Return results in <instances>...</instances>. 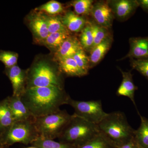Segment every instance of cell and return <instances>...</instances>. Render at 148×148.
<instances>
[{"mask_svg": "<svg viewBox=\"0 0 148 148\" xmlns=\"http://www.w3.org/2000/svg\"><path fill=\"white\" fill-rule=\"evenodd\" d=\"M100 133L97 125L73 114L61 136L59 142L77 147L83 145Z\"/></svg>", "mask_w": 148, "mask_h": 148, "instance_id": "cell-4", "label": "cell"}, {"mask_svg": "<svg viewBox=\"0 0 148 148\" xmlns=\"http://www.w3.org/2000/svg\"><path fill=\"white\" fill-rule=\"evenodd\" d=\"M129 52L126 56L119 60L127 58L148 60V37L131 38L129 39Z\"/></svg>", "mask_w": 148, "mask_h": 148, "instance_id": "cell-11", "label": "cell"}, {"mask_svg": "<svg viewBox=\"0 0 148 148\" xmlns=\"http://www.w3.org/2000/svg\"><path fill=\"white\" fill-rule=\"evenodd\" d=\"M56 61L61 73L68 76L81 77L86 75L79 67L73 57L60 58Z\"/></svg>", "mask_w": 148, "mask_h": 148, "instance_id": "cell-18", "label": "cell"}, {"mask_svg": "<svg viewBox=\"0 0 148 148\" xmlns=\"http://www.w3.org/2000/svg\"><path fill=\"white\" fill-rule=\"evenodd\" d=\"M141 119L140 127L135 130L134 138L138 145L144 148H148V119L141 116L138 112Z\"/></svg>", "mask_w": 148, "mask_h": 148, "instance_id": "cell-20", "label": "cell"}, {"mask_svg": "<svg viewBox=\"0 0 148 148\" xmlns=\"http://www.w3.org/2000/svg\"><path fill=\"white\" fill-rule=\"evenodd\" d=\"M69 32H59L49 34L42 44L49 48L56 51L65 40L70 36Z\"/></svg>", "mask_w": 148, "mask_h": 148, "instance_id": "cell-21", "label": "cell"}, {"mask_svg": "<svg viewBox=\"0 0 148 148\" xmlns=\"http://www.w3.org/2000/svg\"><path fill=\"white\" fill-rule=\"evenodd\" d=\"M49 34L59 32H69L63 24L61 17L45 15Z\"/></svg>", "mask_w": 148, "mask_h": 148, "instance_id": "cell-28", "label": "cell"}, {"mask_svg": "<svg viewBox=\"0 0 148 148\" xmlns=\"http://www.w3.org/2000/svg\"><path fill=\"white\" fill-rule=\"evenodd\" d=\"M92 27L93 33V48L106 39L108 37L112 36L110 33L109 29L98 25L95 22L89 21Z\"/></svg>", "mask_w": 148, "mask_h": 148, "instance_id": "cell-25", "label": "cell"}, {"mask_svg": "<svg viewBox=\"0 0 148 148\" xmlns=\"http://www.w3.org/2000/svg\"><path fill=\"white\" fill-rule=\"evenodd\" d=\"M76 148H117L102 133L98 135L83 145Z\"/></svg>", "mask_w": 148, "mask_h": 148, "instance_id": "cell-22", "label": "cell"}, {"mask_svg": "<svg viewBox=\"0 0 148 148\" xmlns=\"http://www.w3.org/2000/svg\"><path fill=\"white\" fill-rule=\"evenodd\" d=\"M112 42V37L110 36L90 51L89 56L90 68L96 66L103 59L110 48Z\"/></svg>", "mask_w": 148, "mask_h": 148, "instance_id": "cell-17", "label": "cell"}, {"mask_svg": "<svg viewBox=\"0 0 148 148\" xmlns=\"http://www.w3.org/2000/svg\"><path fill=\"white\" fill-rule=\"evenodd\" d=\"M8 98L14 121L34 119L35 118L22 101L21 96L12 95L8 97Z\"/></svg>", "mask_w": 148, "mask_h": 148, "instance_id": "cell-13", "label": "cell"}, {"mask_svg": "<svg viewBox=\"0 0 148 148\" xmlns=\"http://www.w3.org/2000/svg\"><path fill=\"white\" fill-rule=\"evenodd\" d=\"M34 119L15 122L1 135L5 146L8 147L17 143L32 144L39 137L34 124Z\"/></svg>", "mask_w": 148, "mask_h": 148, "instance_id": "cell-6", "label": "cell"}, {"mask_svg": "<svg viewBox=\"0 0 148 148\" xmlns=\"http://www.w3.org/2000/svg\"><path fill=\"white\" fill-rule=\"evenodd\" d=\"M118 148H139V145L134 138Z\"/></svg>", "mask_w": 148, "mask_h": 148, "instance_id": "cell-32", "label": "cell"}, {"mask_svg": "<svg viewBox=\"0 0 148 148\" xmlns=\"http://www.w3.org/2000/svg\"><path fill=\"white\" fill-rule=\"evenodd\" d=\"M93 3L92 0H76L72 2L71 5L73 7L75 13L84 16L90 14Z\"/></svg>", "mask_w": 148, "mask_h": 148, "instance_id": "cell-26", "label": "cell"}, {"mask_svg": "<svg viewBox=\"0 0 148 148\" xmlns=\"http://www.w3.org/2000/svg\"><path fill=\"white\" fill-rule=\"evenodd\" d=\"M130 62L132 69L138 71L148 79V59L141 60L130 58Z\"/></svg>", "mask_w": 148, "mask_h": 148, "instance_id": "cell-31", "label": "cell"}, {"mask_svg": "<svg viewBox=\"0 0 148 148\" xmlns=\"http://www.w3.org/2000/svg\"><path fill=\"white\" fill-rule=\"evenodd\" d=\"M73 58L81 70L87 75L90 69V62L89 56L86 53L85 51L83 49H81L73 56Z\"/></svg>", "mask_w": 148, "mask_h": 148, "instance_id": "cell-29", "label": "cell"}, {"mask_svg": "<svg viewBox=\"0 0 148 148\" xmlns=\"http://www.w3.org/2000/svg\"><path fill=\"white\" fill-rule=\"evenodd\" d=\"M3 148H8V147H3Z\"/></svg>", "mask_w": 148, "mask_h": 148, "instance_id": "cell-37", "label": "cell"}, {"mask_svg": "<svg viewBox=\"0 0 148 148\" xmlns=\"http://www.w3.org/2000/svg\"><path fill=\"white\" fill-rule=\"evenodd\" d=\"M5 147L3 143L2 138L1 136L0 135V148H3Z\"/></svg>", "mask_w": 148, "mask_h": 148, "instance_id": "cell-34", "label": "cell"}, {"mask_svg": "<svg viewBox=\"0 0 148 148\" xmlns=\"http://www.w3.org/2000/svg\"><path fill=\"white\" fill-rule=\"evenodd\" d=\"M14 122L7 97L0 101V135L6 131Z\"/></svg>", "mask_w": 148, "mask_h": 148, "instance_id": "cell-19", "label": "cell"}, {"mask_svg": "<svg viewBox=\"0 0 148 148\" xmlns=\"http://www.w3.org/2000/svg\"><path fill=\"white\" fill-rule=\"evenodd\" d=\"M31 145L38 148H76L72 145L61 142H57L53 140L46 139L39 136Z\"/></svg>", "mask_w": 148, "mask_h": 148, "instance_id": "cell-24", "label": "cell"}, {"mask_svg": "<svg viewBox=\"0 0 148 148\" xmlns=\"http://www.w3.org/2000/svg\"><path fill=\"white\" fill-rule=\"evenodd\" d=\"M80 42L85 51L90 52L93 47V33L90 22L87 21L85 27L81 32L79 39Z\"/></svg>", "mask_w": 148, "mask_h": 148, "instance_id": "cell-23", "label": "cell"}, {"mask_svg": "<svg viewBox=\"0 0 148 148\" xmlns=\"http://www.w3.org/2000/svg\"><path fill=\"white\" fill-rule=\"evenodd\" d=\"M26 148H38L37 147H35V146H32V147H27Z\"/></svg>", "mask_w": 148, "mask_h": 148, "instance_id": "cell-35", "label": "cell"}, {"mask_svg": "<svg viewBox=\"0 0 148 148\" xmlns=\"http://www.w3.org/2000/svg\"><path fill=\"white\" fill-rule=\"evenodd\" d=\"M27 88L56 86L64 88L63 74L58 66L46 59L36 61L27 71Z\"/></svg>", "mask_w": 148, "mask_h": 148, "instance_id": "cell-3", "label": "cell"}, {"mask_svg": "<svg viewBox=\"0 0 148 148\" xmlns=\"http://www.w3.org/2000/svg\"><path fill=\"white\" fill-rule=\"evenodd\" d=\"M139 148H144L143 147H140V146H139Z\"/></svg>", "mask_w": 148, "mask_h": 148, "instance_id": "cell-36", "label": "cell"}, {"mask_svg": "<svg viewBox=\"0 0 148 148\" xmlns=\"http://www.w3.org/2000/svg\"><path fill=\"white\" fill-rule=\"evenodd\" d=\"M18 54L15 52L0 51V61L4 64L5 68H10L16 65Z\"/></svg>", "mask_w": 148, "mask_h": 148, "instance_id": "cell-30", "label": "cell"}, {"mask_svg": "<svg viewBox=\"0 0 148 148\" xmlns=\"http://www.w3.org/2000/svg\"><path fill=\"white\" fill-rule=\"evenodd\" d=\"M5 73L12 85L13 95L21 96L27 87V71L21 70L17 65L5 68Z\"/></svg>", "mask_w": 148, "mask_h": 148, "instance_id": "cell-10", "label": "cell"}, {"mask_svg": "<svg viewBox=\"0 0 148 148\" xmlns=\"http://www.w3.org/2000/svg\"><path fill=\"white\" fill-rule=\"evenodd\" d=\"M98 126L100 133L117 148L134 138L135 130L130 125L125 114L120 111L108 113Z\"/></svg>", "mask_w": 148, "mask_h": 148, "instance_id": "cell-2", "label": "cell"}, {"mask_svg": "<svg viewBox=\"0 0 148 148\" xmlns=\"http://www.w3.org/2000/svg\"><path fill=\"white\" fill-rule=\"evenodd\" d=\"M72 118L66 110L35 118L34 122L39 136L53 140L58 138Z\"/></svg>", "mask_w": 148, "mask_h": 148, "instance_id": "cell-5", "label": "cell"}, {"mask_svg": "<svg viewBox=\"0 0 148 148\" xmlns=\"http://www.w3.org/2000/svg\"><path fill=\"white\" fill-rule=\"evenodd\" d=\"M68 105L74 109L75 114L97 125L108 114L103 110L101 100L80 101L71 98Z\"/></svg>", "mask_w": 148, "mask_h": 148, "instance_id": "cell-7", "label": "cell"}, {"mask_svg": "<svg viewBox=\"0 0 148 148\" xmlns=\"http://www.w3.org/2000/svg\"><path fill=\"white\" fill-rule=\"evenodd\" d=\"M21 97L35 118L58 112L71 98L64 88L56 86L27 88Z\"/></svg>", "mask_w": 148, "mask_h": 148, "instance_id": "cell-1", "label": "cell"}, {"mask_svg": "<svg viewBox=\"0 0 148 148\" xmlns=\"http://www.w3.org/2000/svg\"><path fill=\"white\" fill-rule=\"evenodd\" d=\"M82 49L79 40L76 37L71 36L64 41L56 51L54 57L56 60L60 58L73 57L79 51Z\"/></svg>", "mask_w": 148, "mask_h": 148, "instance_id": "cell-15", "label": "cell"}, {"mask_svg": "<svg viewBox=\"0 0 148 148\" xmlns=\"http://www.w3.org/2000/svg\"><path fill=\"white\" fill-rule=\"evenodd\" d=\"M90 15L95 23L102 27L110 29L112 26L114 16L107 1H98L94 3Z\"/></svg>", "mask_w": 148, "mask_h": 148, "instance_id": "cell-8", "label": "cell"}, {"mask_svg": "<svg viewBox=\"0 0 148 148\" xmlns=\"http://www.w3.org/2000/svg\"><path fill=\"white\" fill-rule=\"evenodd\" d=\"M139 6L148 13V0H137Z\"/></svg>", "mask_w": 148, "mask_h": 148, "instance_id": "cell-33", "label": "cell"}, {"mask_svg": "<svg viewBox=\"0 0 148 148\" xmlns=\"http://www.w3.org/2000/svg\"><path fill=\"white\" fill-rule=\"evenodd\" d=\"M114 16L120 21H125L132 16L139 6L137 0L108 1Z\"/></svg>", "mask_w": 148, "mask_h": 148, "instance_id": "cell-9", "label": "cell"}, {"mask_svg": "<svg viewBox=\"0 0 148 148\" xmlns=\"http://www.w3.org/2000/svg\"><path fill=\"white\" fill-rule=\"evenodd\" d=\"M119 69L122 75V80L117 90L116 95L119 96H125L129 98L136 107L135 93L138 87L134 84L131 72L130 71H123L119 68Z\"/></svg>", "mask_w": 148, "mask_h": 148, "instance_id": "cell-14", "label": "cell"}, {"mask_svg": "<svg viewBox=\"0 0 148 148\" xmlns=\"http://www.w3.org/2000/svg\"><path fill=\"white\" fill-rule=\"evenodd\" d=\"M61 18L66 29L75 33L82 32L87 22L83 16H79L72 11L66 12Z\"/></svg>", "mask_w": 148, "mask_h": 148, "instance_id": "cell-16", "label": "cell"}, {"mask_svg": "<svg viewBox=\"0 0 148 148\" xmlns=\"http://www.w3.org/2000/svg\"><path fill=\"white\" fill-rule=\"evenodd\" d=\"M28 21L36 41L42 43L49 34L45 15L40 13L32 14L28 18Z\"/></svg>", "mask_w": 148, "mask_h": 148, "instance_id": "cell-12", "label": "cell"}, {"mask_svg": "<svg viewBox=\"0 0 148 148\" xmlns=\"http://www.w3.org/2000/svg\"><path fill=\"white\" fill-rule=\"evenodd\" d=\"M36 10L40 12H44L49 14V16H54L64 11V8L62 4L57 1H51L37 8Z\"/></svg>", "mask_w": 148, "mask_h": 148, "instance_id": "cell-27", "label": "cell"}]
</instances>
